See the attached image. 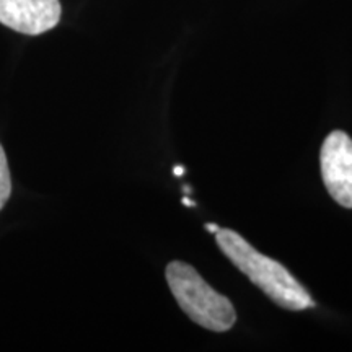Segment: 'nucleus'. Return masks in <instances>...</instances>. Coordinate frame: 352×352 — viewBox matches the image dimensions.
<instances>
[{"label":"nucleus","mask_w":352,"mask_h":352,"mask_svg":"<svg viewBox=\"0 0 352 352\" xmlns=\"http://www.w3.org/2000/svg\"><path fill=\"white\" fill-rule=\"evenodd\" d=\"M12 195V178L10 170L7 165V157L3 152L2 145H0V209L6 206L8 197Z\"/></svg>","instance_id":"5"},{"label":"nucleus","mask_w":352,"mask_h":352,"mask_svg":"<svg viewBox=\"0 0 352 352\" xmlns=\"http://www.w3.org/2000/svg\"><path fill=\"white\" fill-rule=\"evenodd\" d=\"M60 12L59 0H0V23L32 36L54 28Z\"/></svg>","instance_id":"4"},{"label":"nucleus","mask_w":352,"mask_h":352,"mask_svg":"<svg viewBox=\"0 0 352 352\" xmlns=\"http://www.w3.org/2000/svg\"><path fill=\"white\" fill-rule=\"evenodd\" d=\"M206 228H208L210 233H217L219 232V227L214 226V223H206Z\"/></svg>","instance_id":"6"},{"label":"nucleus","mask_w":352,"mask_h":352,"mask_svg":"<svg viewBox=\"0 0 352 352\" xmlns=\"http://www.w3.org/2000/svg\"><path fill=\"white\" fill-rule=\"evenodd\" d=\"M184 173V168H182V166H176L175 168V175L176 176H182Z\"/></svg>","instance_id":"7"},{"label":"nucleus","mask_w":352,"mask_h":352,"mask_svg":"<svg viewBox=\"0 0 352 352\" xmlns=\"http://www.w3.org/2000/svg\"><path fill=\"white\" fill-rule=\"evenodd\" d=\"M166 283L178 305L196 324L215 333L228 331L235 324L232 302L215 292L192 266L171 261L166 266Z\"/></svg>","instance_id":"2"},{"label":"nucleus","mask_w":352,"mask_h":352,"mask_svg":"<svg viewBox=\"0 0 352 352\" xmlns=\"http://www.w3.org/2000/svg\"><path fill=\"white\" fill-rule=\"evenodd\" d=\"M183 204L184 206H189V208H192V206H195V204H192V201L191 199H186V197H184V199H183Z\"/></svg>","instance_id":"8"},{"label":"nucleus","mask_w":352,"mask_h":352,"mask_svg":"<svg viewBox=\"0 0 352 352\" xmlns=\"http://www.w3.org/2000/svg\"><path fill=\"white\" fill-rule=\"evenodd\" d=\"M215 241L222 253L279 307L290 311L315 307L310 294L283 264L254 250L240 233L220 228Z\"/></svg>","instance_id":"1"},{"label":"nucleus","mask_w":352,"mask_h":352,"mask_svg":"<svg viewBox=\"0 0 352 352\" xmlns=\"http://www.w3.org/2000/svg\"><path fill=\"white\" fill-rule=\"evenodd\" d=\"M320 164L329 196L342 208L352 209V139L346 132L334 131L324 139Z\"/></svg>","instance_id":"3"}]
</instances>
